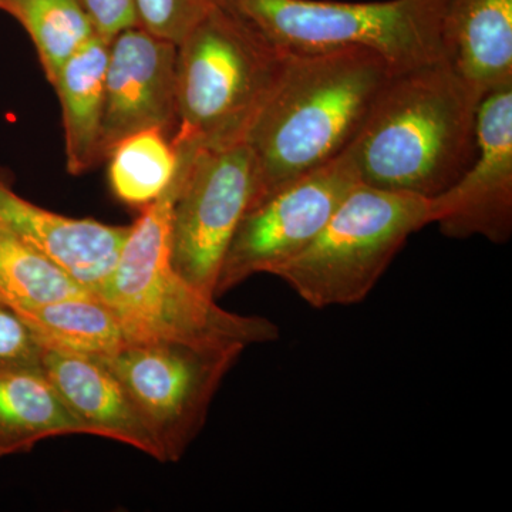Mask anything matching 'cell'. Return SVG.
<instances>
[{
	"mask_svg": "<svg viewBox=\"0 0 512 512\" xmlns=\"http://www.w3.org/2000/svg\"><path fill=\"white\" fill-rule=\"evenodd\" d=\"M483 94L447 60L394 72L348 150L360 184L431 198L477 153Z\"/></svg>",
	"mask_w": 512,
	"mask_h": 512,
	"instance_id": "obj_1",
	"label": "cell"
},
{
	"mask_svg": "<svg viewBox=\"0 0 512 512\" xmlns=\"http://www.w3.org/2000/svg\"><path fill=\"white\" fill-rule=\"evenodd\" d=\"M393 73L382 56L357 47L288 55L245 138L255 160L249 208L345 154Z\"/></svg>",
	"mask_w": 512,
	"mask_h": 512,
	"instance_id": "obj_2",
	"label": "cell"
},
{
	"mask_svg": "<svg viewBox=\"0 0 512 512\" xmlns=\"http://www.w3.org/2000/svg\"><path fill=\"white\" fill-rule=\"evenodd\" d=\"M180 175L178 158L173 181L130 225L119 259L96 295L116 313L128 342H235L247 348L275 342L281 335L275 322L225 311L173 268L170 218Z\"/></svg>",
	"mask_w": 512,
	"mask_h": 512,
	"instance_id": "obj_3",
	"label": "cell"
},
{
	"mask_svg": "<svg viewBox=\"0 0 512 512\" xmlns=\"http://www.w3.org/2000/svg\"><path fill=\"white\" fill-rule=\"evenodd\" d=\"M288 55L215 0L177 45L173 147L242 143L284 73Z\"/></svg>",
	"mask_w": 512,
	"mask_h": 512,
	"instance_id": "obj_4",
	"label": "cell"
},
{
	"mask_svg": "<svg viewBox=\"0 0 512 512\" xmlns=\"http://www.w3.org/2000/svg\"><path fill=\"white\" fill-rule=\"evenodd\" d=\"M286 55L367 49L394 72L446 60L447 0H217Z\"/></svg>",
	"mask_w": 512,
	"mask_h": 512,
	"instance_id": "obj_5",
	"label": "cell"
},
{
	"mask_svg": "<svg viewBox=\"0 0 512 512\" xmlns=\"http://www.w3.org/2000/svg\"><path fill=\"white\" fill-rule=\"evenodd\" d=\"M430 225L429 198L357 184L328 224L271 275L315 309L365 301L407 239Z\"/></svg>",
	"mask_w": 512,
	"mask_h": 512,
	"instance_id": "obj_6",
	"label": "cell"
},
{
	"mask_svg": "<svg viewBox=\"0 0 512 512\" xmlns=\"http://www.w3.org/2000/svg\"><path fill=\"white\" fill-rule=\"evenodd\" d=\"M245 349L235 342L130 340L99 359L136 404L163 463H177L204 429L215 394Z\"/></svg>",
	"mask_w": 512,
	"mask_h": 512,
	"instance_id": "obj_7",
	"label": "cell"
},
{
	"mask_svg": "<svg viewBox=\"0 0 512 512\" xmlns=\"http://www.w3.org/2000/svg\"><path fill=\"white\" fill-rule=\"evenodd\" d=\"M174 148L181 175L171 208V264L188 284L217 299L229 242L254 198V154L245 141L218 148Z\"/></svg>",
	"mask_w": 512,
	"mask_h": 512,
	"instance_id": "obj_8",
	"label": "cell"
},
{
	"mask_svg": "<svg viewBox=\"0 0 512 512\" xmlns=\"http://www.w3.org/2000/svg\"><path fill=\"white\" fill-rule=\"evenodd\" d=\"M359 183L348 156L342 154L249 208L229 242L215 298L251 276L271 275L302 252Z\"/></svg>",
	"mask_w": 512,
	"mask_h": 512,
	"instance_id": "obj_9",
	"label": "cell"
},
{
	"mask_svg": "<svg viewBox=\"0 0 512 512\" xmlns=\"http://www.w3.org/2000/svg\"><path fill=\"white\" fill-rule=\"evenodd\" d=\"M430 225L448 238L504 245L512 235V84L485 94L477 113V153L466 173L429 198Z\"/></svg>",
	"mask_w": 512,
	"mask_h": 512,
	"instance_id": "obj_10",
	"label": "cell"
},
{
	"mask_svg": "<svg viewBox=\"0 0 512 512\" xmlns=\"http://www.w3.org/2000/svg\"><path fill=\"white\" fill-rule=\"evenodd\" d=\"M177 124V45L138 25L123 30L109 45L101 163L131 134L160 130L171 140Z\"/></svg>",
	"mask_w": 512,
	"mask_h": 512,
	"instance_id": "obj_11",
	"label": "cell"
},
{
	"mask_svg": "<svg viewBox=\"0 0 512 512\" xmlns=\"http://www.w3.org/2000/svg\"><path fill=\"white\" fill-rule=\"evenodd\" d=\"M0 229L42 252L77 284L96 293L113 271L130 225L70 218L39 207L15 191L0 165Z\"/></svg>",
	"mask_w": 512,
	"mask_h": 512,
	"instance_id": "obj_12",
	"label": "cell"
},
{
	"mask_svg": "<svg viewBox=\"0 0 512 512\" xmlns=\"http://www.w3.org/2000/svg\"><path fill=\"white\" fill-rule=\"evenodd\" d=\"M42 369L82 434L119 441L163 463L156 437L99 357L45 348Z\"/></svg>",
	"mask_w": 512,
	"mask_h": 512,
	"instance_id": "obj_13",
	"label": "cell"
},
{
	"mask_svg": "<svg viewBox=\"0 0 512 512\" xmlns=\"http://www.w3.org/2000/svg\"><path fill=\"white\" fill-rule=\"evenodd\" d=\"M444 57L478 92L512 84V0H447Z\"/></svg>",
	"mask_w": 512,
	"mask_h": 512,
	"instance_id": "obj_14",
	"label": "cell"
},
{
	"mask_svg": "<svg viewBox=\"0 0 512 512\" xmlns=\"http://www.w3.org/2000/svg\"><path fill=\"white\" fill-rule=\"evenodd\" d=\"M109 40L93 37L63 64L52 84L62 109L67 171L80 175L101 163V119Z\"/></svg>",
	"mask_w": 512,
	"mask_h": 512,
	"instance_id": "obj_15",
	"label": "cell"
},
{
	"mask_svg": "<svg viewBox=\"0 0 512 512\" xmlns=\"http://www.w3.org/2000/svg\"><path fill=\"white\" fill-rule=\"evenodd\" d=\"M70 434L82 430L43 370L0 373V457Z\"/></svg>",
	"mask_w": 512,
	"mask_h": 512,
	"instance_id": "obj_16",
	"label": "cell"
},
{
	"mask_svg": "<svg viewBox=\"0 0 512 512\" xmlns=\"http://www.w3.org/2000/svg\"><path fill=\"white\" fill-rule=\"evenodd\" d=\"M45 348L103 357L128 342L116 313L93 292L16 309Z\"/></svg>",
	"mask_w": 512,
	"mask_h": 512,
	"instance_id": "obj_17",
	"label": "cell"
},
{
	"mask_svg": "<svg viewBox=\"0 0 512 512\" xmlns=\"http://www.w3.org/2000/svg\"><path fill=\"white\" fill-rule=\"evenodd\" d=\"M0 10L28 32L50 84L63 64L97 35L79 0H0Z\"/></svg>",
	"mask_w": 512,
	"mask_h": 512,
	"instance_id": "obj_18",
	"label": "cell"
},
{
	"mask_svg": "<svg viewBox=\"0 0 512 512\" xmlns=\"http://www.w3.org/2000/svg\"><path fill=\"white\" fill-rule=\"evenodd\" d=\"M106 161L117 200L143 210L173 181L178 154L163 131L146 130L121 140Z\"/></svg>",
	"mask_w": 512,
	"mask_h": 512,
	"instance_id": "obj_19",
	"label": "cell"
},
{
	"mask_svg": "<svg viewBox=\"0 0 512 512\" xmlns=\"http://www.w3.org/2000/svg\"><path fill=\"white\" fill-rule=\"evenodd\" d=\"M84 292L52 259L0 229V303L22 309Z\"/></svg>",
	"mask_w": 512,
	"mask_h": 512,
	"instance_id": "obj_20",
	"label": "cell"
},
{
	"mask_svg": "<svg viewBox=\"0 0 512 512\" xmlns=\"http://www.w3.org/2000/svg\"><path fill=\"white\" fill-rule=\"evenodd\" d=\"M214 3L215 0H136L138 26L178 45Z\"/></svg>",
	"mask_w": 512,
	"mask_h": 512,
	"instance_id": "obj_21",
	"label": "cell"
},
{
	"mask_svg": "<svg viewBox=\"0 0 512 512\" xmlns=\"http://www.w3.org/2000/svg\"><path fill=\"white\" fill-rule=\"evenodd\" d=\"M45 346L22 315L0 303V373L43 370Z\"/></svg>",
	"mask_w": 512,
	"mask_h": 512,
	"instance_id": "obj_22",
	"label": "cell"
},
{
	"mask_svg": "<svg viewBox=\"0 0 512 512\" xmlns=\"http://www.w3.org/2000/svg\"><path fill=\"white\" fill-rule=\"evenodd\" d=\"M92 20L94 30L110 40L120 32L138 25L136 0H79Z\"/></svg>",
	"mask_w": 512,
	"mask_h": 512,
	"instance_id": "obj_23",
	"label": "cell"
}]
</instances>
